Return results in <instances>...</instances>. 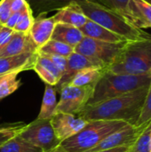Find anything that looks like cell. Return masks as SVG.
I'll list each match as a JSON object with an SVG mask.
<instances>
[{
    "label": "cell",
    "mask_w": 151,
    "mask_h": 152,
    "mask_svg": "<svg viewBox=\"0 0 151 152\" xmlns=\"http://www.w3.org/2000/svg\"><path fill=\"white\" fill-rule=\"evenodd\" d=\"M149 86L98 103L88 104L77 116L86 121L121 120L134 126L148 94Z\"/></svg>",
    "instance_id": "6da1fadb"
},
{
    "label": "cell",
    "mask_w": 151,
    "mask_h": 152,
    "mask_svg": "<svg viewBox=\"0 0 151 152\" xmlns=\"http://www.w3.org/2000/svg\"><path fill=\"white\" fill-rule=\"evenodd\" d=\"M106 70L115 74L151 75V38L127 41Z\"/></svg>",
    "instance_id": "7a4b0ae2"
},
{
    "label": "cell",
    "mask_w": 151,
    "mask_h": 152,
    "mask_svg": "<svg viewBox=\"0 0 151 152\" xmlns=\"http://www.w3.org/2000/svg\"><path fill=\"white\" fill-rule=\"evenodd\" d=\"M78 4L88 20L129 41L151 38L150 34L134 27L122 15L106 6L90 0H85Z\"/></svg>",
    "instance_id": "3957f363"
},
{
    "label": "cell",
    "mask_w": 151,
    "mask_h": 152,
    "mask_svg": "<svg viewBox=\"0 0 151 152\" xmlns=\"http://www.w3.org/2000/svg\"><path fill=\"white\" fill-rule=\"evenodd\" d=\"M150 84L151 75L133 76L115 74L105 69L93 87V94L88 104H94L120 96L142 87L150 86Z\"/></svg>",
    "instance_id": "277c9868"
},
{
    "label": "cell",
    "mask_w": 151,
    "mask_h": 152,
    "mask_svg": "<svg viewBox=\"0 0 151 152\" xmlns=\"http://www.w3.org/2000/svg\"><path fill=\"white\" fill-rule=\"evenodd\" d=\"M130 125L121 120H92L74 136L61 142L68 152H87L111 134Z\"/></svg>",
    "instance_id": "5b68a950"
},
{
    "label": "cell",
    "mask_w": 151,
    "mask_h": 152,
    "mask_svg": "<svg viewBox=\"0 0 151 152\" xmlns=\"http://www.w3.org/2000/svg\"><path fill=\"white\" fill-rule=\"evenodd\" d=\"M126 42L110 43L84 37L82 41L74 48V51L87 57L99 67L107 69Z\"/></svg>",
    "instance_id": "8992f818"
},
{
    "label": "cell",
    "mask_w": 151,
    "mask_h": 152,
    "mask_svg": "<svg viewBox=\"0 0 151 152\" xmlns=\"http://www.w3.org/2000/svg\"><path fill=\"white\" fill-rule=\"evenodd\" d=\"M19 137L41 149L43 152H48L61 144L56 137L50 119H36L27 126H23L19 131Z\"/></svg>",
    "instance_id": "52a82bcc"
},
{
    "label": "cell",
    "mask_w": 151,
    "mask_h": 152,
    "mask_svg": "<svg viewBox=\"0 0 151 152\" xmlns=\"http://www.w3.org/2000/svg\"><path fill=\"white\" fill-rule=\"evenodd\" d=\"M59 92L61 93V97L57 103L56 112L79 115L91 100L93 94V86L77 87L67 85Z\"/></svg>",
    "instance_id": "ba28073f"
},
{
    "label": "cell",
    "mask_w": 151,
    "mask_h": 152,
    "mask_svg": "<svg viewBox=\"0 0 151 152\" xmlns=\"http://www.w3.org/2000/svg\"><path fill=\"white\" fill-rule=\"evenodd\" d=\"M50 122L56 137L61 142L79 133L88 121L77 115L56 112L50 118Z\"/></svg>",
    "instance_id": "9c48e42d"
},
{
    "label": "cell",
    "mask_w": 151,
    "mask_h": 152,
    "mask_svg": "<svg viewBox=\"0 0 151 152\" xmlns=\"http://www.w3.org/2000/svg\"><path fill=\"white\" fill-rule=\"evenodd\" d=\"M37 46L33 42L29 32L22 33L13 31L8 43L0 51V57L14 56L26 53H35L37 52Z\"/></svg>",
    "instance_id": "30bf717a"
},
{
    "label": "cell",
    "mask_w": 151,
    "mask_h": 152,
    "mask_svg": "<svg viewBox=\"0 0 151 152\" xmlns=\"http://www.w3.org/2000/svg\"><path fill=\"white\" fill-rule=\"evenodd\" d=\"M93 67H99L97 64H95L93 61L88 59L87 57L84 56L83 54H80L78 53H76L75 51L67 58V66L66 69L58 83L57 86H55V88L57 92H59L64 86H67L70 83L74 76L79 72L80 70L87 68H93ZM103 69V68H102Z\"/></svg>",
    "instance_id": "8fae6325"
},
{
    "label": "cell",
    "mask_w": 151,
    "mask_h": 152,
    "mask_svg": "<svg viewBox=\"0 0 151 152\" xmlns=\"http://www.w3.org/2000/svg\"><path fill=\"white\" fill-rule=\"evenodd\" d=\"M37 53H26L14 56L0 57V76L32 69Z\"/></svg>",
    "instance_id": "7c38bea8"
},
{
    "label": "cell",
    "mask_w": 151,
    "mask_h": 152,
    "mask_svg": "<svg viewBox=\"0 0 151 152\" xmlns=\"http://www.w3.org/2000/svg\"><path fill=\"white\" fill-rule=\"evenodd\" d=\"M44 15L45 14H39L35 18L34 23L29 30V35L37 48H40L51 40L56 24L53 16L44 17Z\"/></svg>",
    "instance_id": "4fadbf2b"
},
{
    "label": "cell",
    "mask_w": 151,
    "mask_h": 152,
    "mask_svg": "<svg viewBox=\"0 0 151 152\" xmlns=\"http://www.w3.org/2000/svg\"><path fill=\"white\" fill-rule=\"evenodd\" d=\"M32 69L45 84L53 86L58 85L62 77V74L53 61L44 54L38 53Z\"/></svg>",
    "instance_id": "5bb4252c"
},
{
    "label": "cell",
    "mask_w": 151,
    "mask_h": 152,
    "mask_svg": "<svg viewBox=\"0 0 151 152\" xmlns=\"http://www.w3.org/2000/svg\"><path fill=\"white\" fill-rule=\"evenodd\" d=\"M131 23L141 29L151 28V4L145 0H129Z\"/></svg>",
    "instance_id": "9a60e30c"
},
{
    "label": "cell",
    "mask_w": 151,
    "mask_h": 152,
    "mask_svg": "<svg viewBox=\"0 0 151 152\" xmlns=\"http://www.w3.org/2000/svg\"><path fill=\"white\" fill-rule=\"evenodd\" d=\"M56 23L69 24L80 28L88 20L78 3L73 2L59 9L53 16Z\"/></svg>",
    "instance_id": "2e32d148"
},
{
    "label": "cell",
    "mask_w": 151,
    "mask_h": 152,
    "mask_svg": "<svg viewBox=\"0 0 151 152\" xmlns=\"http://www.w3.org/2000/svg\"><path fill=\"white\" fill-rule=\"evenodd\" d=\"M84 37H87L90 38H93L100 41L110 42V43H119L123 41H129L125 37L103 28L102 26L88 20L86 23L82 26L80 28Z\"/></svg>",
    "instance_id": "e0dca14e"
},
{
    "label": "cell",
    "mask_w": 151,
    "mask_h": 152,
    "mask_svg": "<svg viewBox=\"0 0 151 152\" xmlns=\"http://www.w3.org/2000/svg\"><path fill=\"white\" fill-rule=\"evenodd\" d=\"M83 38L84 35L78 28L65 23H56L51 37L52 40L62 42L74 48Z\"/></svg>",
    "instance_id": "ac0fdd59"
},
{
    "label": "cell",
    "mask_w": 151,
    "mask_h": 152,
    "mask_svg": "<svg viewBox=\"0 0 151 152\" xmlns=\"http://www.w3.org/2000/svg\"><path fill=\"white\" fill-rule=\"evenodd\" d=\"M33 13L37 15L46 14L52 11H58L67 4L76 2L82 3L85 0H26ZM93 1V0H90ZM94 2V1H93Z\"/></svg>",
    "instance_id": "d6986e66"
},
{
    "label": "cell",
    "mask_w": 151,
    "mask_h": 152,
    "mask_svg": "<svg viewBox=\"0 0 151 152\" xmlns=\"http://www.w3.org/2000/svg\"><path fill=\"white\" fill-rule=\"evenodd\" d=\"M106 69L102 68H97V67H93V68H87L80 70L77 72L70 83L69 84V86H93L96 85L98 80L101 78L102 74L104 73Z\"/></svg>",
    "instance_id": "ffe728a7"
},
{
    "label": "cell",
    "mask_w": 151,
    "mask_h": 152,
    "mask_svg": "<svg viewBox=\"0 0 151 152\" xmlns=\"http://www.w3.org/2000/svg\"><path fill=\"white\" fill-rule=\"evenodd\" d=\"M57 90L55 86L45 84L44 93L42 99V104L37 119H50L56 112Z\"/></svg>",
    "instance_id": "44dd1931"
},
{
    "label": "cell",
    "mask_w": 151,
    "mask_h": 152,
    "mask_svg": "<svg viewBox=\"0 0 151 152\" xmlns=\"http://www.w3.org/2000/svg\"><path fill=\"white\" fill-rule=\"evenodd\" d=\"M0 152H43V151L16 135L0 146Z\"/></svg>",
    "instance_id": "7402d4cb"
},
{
    "label": "cell",
    "mask_w": 151,
    "mask_h": 152,
    "mask_svg": "<svg viewBox=\"0 0 151 152\" xmlns=\"http://www.w3.org/2000/svg\"><path fill=\"white\" fill-rule=\"evenodd\" d=\"M74 52V47L64 44L62 42L55 41V40H50L45 45L38 48L37 52L38 53L43 54H53V55H60L68 58L72 53Z\"/></svg>",
    "instance_id": "603a6c76"
},
{
    "label": "cell",
    "mask_w": 151,
    "mask_h": 152,
    "mask_svg": "<svg viewBox=\"0 0 151 152\" xmlns=\"http://www.w3.org/2000/svg\"><path fill=\"white\" fill-rule=\"evenodd\" d=\"M19 74L20 72H12L4 75L0 81V100L11 95L19 89L21 85L20 79L18 78Z\"/></svg>",
    "instance_id": "cb8c5ba5"
},
{
    "label": "cell",
    "mask_w": 151,
    "mask_h": 152,
    "mask_svg": "<svg viewBox=\"0 0 151 152\" xmlns=\"http://www.w3.org/2000/svg\"><path fill=\"white\" fill-rule=\"evenodd\" d=\"M151 122L142 131L127 152H151Z\"/></svg>",
    "instance_id": "d4e9b609"
},
{
    "label": "cell",
    "mask_w": 151,
    "mask_h": 152,
    "mask_svg": "<svg viewBox=\"0 0 151 152\" xmlns=\"http://www.w3.org/2000/svg\"><path fill=\"white\" fill-rule=\"evenodd\" d=\"M93 1L117 12L131 23V18L128 12L129 0H93Z\"/></svg>",
    "instance_id": "484cf974"
},
{
    "label": "cell",
    "mask_w": 151,
    "mask_h": 152,
    "mask_svg": "<svg viewBox=\"0 0 151 152\" xmlns=\"http://www.w3.org/2000/svg\"><path fill=\"white\" fill-rule=\"evenodd\" d=\"M35 18L33 16V12L29 7V5L21 12L19 20L17 21L13 30L22 33H28L29 32L33 23H34Z\"/></svg>",
    "instance_id": "4316f807"
},
{
    "label": "cell",
    "mask_w": 151,
    "mask_h": 152,
    "mask_svg": "<svg viewBox=\"0 0 151 152\" xmlns=\"http://www.w3.org/2000/svg\"><path fill=\"white\" fill-rule=\"evenodd\" d=\"M151 122V84L149 86L148 94L144 100L143 105L141 110V113L134 126H142Z\"/></svg>",
    "instance_id": "83f0119b"
},
{
    "label": "cell",
    "mask_w": 151,
    "mask_h": 152,
    "mask_svg": "<svg viewBox=\"0 0 151 152\" xmlns=\"http://www.w3.org/2000/svg\"><path fill=\"white\" fill-rule=\"evenodd\" d=\"M23 126H7L0 131V146L3 145L5 142L10 140L11 138L16 136Z\"/></svg>",
    "instance_id": "f1b7e54d"
},
{
    "label": "cell",
    "mask_w": 151,
    "mask_h": 152,
    "mask_svg": "<svg viewBox=\"0 0 151 152\" xmlns=\"http://www.w3.org/2000/svg\"><path fill=\"white\" fill-rule=\"evenodd\" d=\"M11 10V0H1L0 1V24L5 25L9 17L12 14Z\"/></svg>",
    "instance_id": "f546056e"
},
{
    "label": "cell",
    "mask_w": 151,
    "mask_h": 152,
    "mask_svg": "<svg viewBox=\"0 0 151 152\" xmlns=\"http://www.w3.org/2000/svg\"><path fill=\"white\" fill-rule=\"evenodd\" d=\"M44 55L47 56L53 61V63L63 75L66 69V66H67V58L63 56H60V55H53V54H44Z\"/></svg>",
    "instance_id": "4dcf8cb0"
},
{
    "label": "cell",
    "mask_w": 151,
    "mask_h": 152,
    "mask_svg": "<svg viewBox=\"0 0 151 152\" xmlns=\"http://www.w3.org/2000/svg\"><path fill=\"white\" fill-rule=\"evenodd\" d=\"M13 29L7 28L4 25H2L0 28V51L3 49V47L8 43V41L11 38L12 34L13 33Z\"/></svg>",
    "instance_id": "1f68e13d"
},
{
    "label": "cell",
    "mask_w": 151,
    "mask_h": 152,
    "mask_svg": "<svg viewBox=\"0 0 151 152\" xmlns=\"http://www.w3.org/2000/svg\"><path fill=\"white\" fill-rule=\"evenodd\" d=\"M28 6L26 0H11V10L12 12H22Z\"/></svg>",
    "instance_id": "d6a6232c"
},
{
    "label": "cell",
    "mask_w": 151,
    "mask_h": 152,
    "mask_svg": "<svg viewBox=\"0 0 151 152\" xmlns=\"http://www.w3.org/2000/svg\"><path fill=\"white\" fill-rule=\"evenodd\" d=\"M22 12H23V11H22ZM22 12H12V13L11 14V16L9 17V19H8V20L6 21V23H5L4 26H6L7 28H12V29H13L14 27H15V25H16V23H17V21L19 20V18H20V14H21Z\"/></svg>",
    "instance_id": "836d02e7"
},
{
    "label": "cell",
    "mask_w": 151,
    "mask_h": 152,
    "mask_svg": "<svg viewBox=\"0 0 151 152\" xmlns=\"http://www.w3.org/2000/svg\"><path fill=\"white\" fill-rule=\"evenodd\" d=\"M129 147H118V148H114L110 150H106V151H101L97 152H127Z\"/></svg>",
    "instance_id": "e575fe53"
},
{
    "label": "cell",
    "mask_w": 151,
    "mask_h": 152,
    "mask_svg": "<svg viewBox=\"0 0 151 152\" xmlns=\"http://www.w3.org/2000/svg\"><path fill=\"white\" fill-rule=\"evenodd\" d=\"M48 152H68L67 151H65L61 146V144L59 145V146H57L56 148H54V149H53L52 151H50Z\"/></svg>",
    "instance_id": "d590c367"
},
{
    "label": "cell",
    "mask_w": 151,
    "mask_h": 152,
    "mask_svg": "<svg viewBox=\"0 0 151 152\" xmlns=\"http://www.w3.org/2000/svg\"><path fill=\"white\" fill-rule=\"evenodd\" d=\"M145 1H146V2H148V3H150V4H151V0H145Z\"/></svg>",
    "instance_id": "8d00e7d4"
},
{
    "label": "cell",
    "mask_w": 151,
    "mask_h": 152,
    "mask_svg": "<svg viewBox=\"0 0 151 152\" xmlns=\"http://www.w3.org/2000/svg\"><path fill=\"white\" fill-rule=\"evenodd\" d=\"M4 75H5V74H4ZM3 77H4V75H1V76H0V81H1V79L3 78Z\"/></svg>",
    "instance_id": "74e56055"
},
{
    "label": "cell",
    "mask_w": 151,
    "mask_h": 152,
    "mask_svg": "<svg viewBox=\"0 0 151 152\" xmlns=\"http://www.w3.org/2000/svg\"><path fill=\"white\" fill-rule=\"evenodd\" d=\"M4 128V127H0V131H1V130H3Z\"/></svg>",
    "instance_id": "f35d334b"
},
{
    "label": "cell",
    "mask_w": 151,
    "mask_h": 152,
    "mask_svg": "<svg viewBox=\"0 0 151 152\" xmlns=\"http://www.w3.org/2000/svg\"><path fill=\"white\" fill-rule=\"evenodd\" d=\"M1 26H2V25H1V24H0V28H1Z\"/></svg>",
    "instance_id": "ab89813d"
},
{
    "label": "cell",
    "mask_w": 151,
    "mask_h": 152,
    "mask_svg": "<svg viewBox=\"0 0 151 152\" xmlns=\"http://www.w3.org/2000/svg\"><path fill=\"white\" fill-rule=\"evenodd\" d=\"M150 135H151V132H150Z\"/></svg>",
    "instance_id": "60d3db41"
}]
</instances>
